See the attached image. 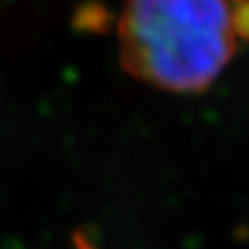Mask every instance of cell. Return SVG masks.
<instances>
[{"mask_svg":"<svg viewBox=\"0 0 249 249\" xmlns=\"http://www.w3.org/2000/svg\"><path fill=\"white\" fill-rule=\"evenodd\" d=\"M73 243H75V249H98L96 245H91V241L85 237L83 232H75Z\"/></svg>","mask_w":249,"mask_h":249,"instance_id":"obj_3","label":"cell"},{"mask_svg":"<svg viewBox=\"0 0 249 249\" xmlns=\"http://www.w3.org/2000/svg\"><path fill=\"white\" fill-rule=\"evenodd\" d=\"M232 34L249 42V0H239L235 11L231 13Z\"/></svg>","mask_w":249,"mask_h":249,"instance_id":"obj_2","label":"cell"},{"mask_svg":"<svg viewBox=\"0 0 249 249\" xmlns=\"http://www.w3.org/2000/svg\"><path fill=\"white\" fill-rule=\"evenodd\" d=\"M235 2H239V0H235Z\"/></svg>","mask_w":249,"mask_h":249,"instance_id":"obj_4","label":"cell"},{"mask_svg":"<svg viewBox=\"0 0 249 249\" xmlns=\"http://www.w3.org/2000/svg\"><path fill=\"white\" fill-rule=\"evenodd\" d=\"M227 0H129L121 62L135 79L177 93L208 89L235 54Z\"/></svg>","mask_w":249,"mask_h":249,"instance_id":"obj_1","label":"cell"}]
</instances>
